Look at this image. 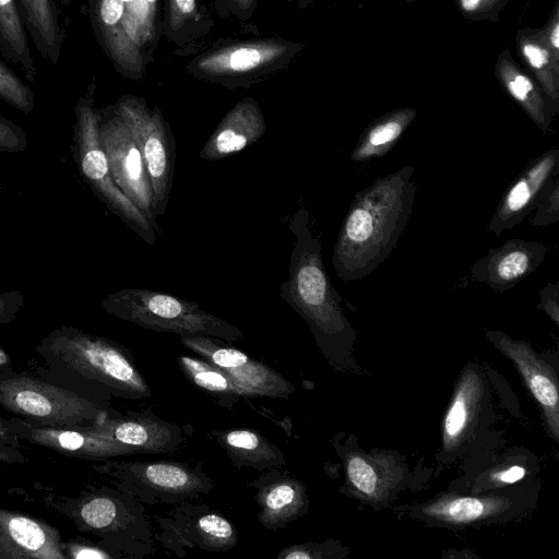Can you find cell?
Returning <instances> with one entry per match:
<instances>
[{
    "label": "cell",
    "instance_id": "6da1fadb",
    "mask_svg": "<svg viewBox=\"0 0 559 559\" xmlns=\"http://www.w3.org/2000/svg\"><path fill=\"white\" fill-rule=\"evenodd\" d=\"M414 170L413 166H403L355 194L332 253L337 277L361 280L395 249L413 210Z\"/></svg>",
    "mask_w": 559,
    "mask_h": 559
},
{
    "label": "cell",
    "instance_id": "7a4b0ae2",
    "mask_svg": "<svg viewBox=\"0 0 559 559\" xmlns=\"http://www.w3.org/2000/svg\"><path fill=\"white\" fill-rule=\"evenodd\" d=\"M36 374L96 404L102 395L150 396L151 389L130 352L107 337L71 325L50 331L35 346Z\"/></svg>",
    "mask_w": 559,
    "mask_h": 559
},
{
    "label": "cell",
    "instance_id": "3957f363",
    "mask_svg": "<svg viewBox=\"0 0 559 559\" xmlns=\"http://www.w3.org/2000/svg\"><path fill=\"white\" fill-rule=\"evenodd\" d=\"M294 245L288 278L280 295L309 325L324 356L338 361L355 340V331L343 312L342 297L333 287L322 259L321 238L314 233L308 210L300 207L289 222Z\"/></svg>",
    "mask_w": 559,
    "mask_h": 559
},
{
    "label": "cell",
    "instance_id": "277c9868",
    "mask_svg": "<svg viewBox=\"0 0 559 559\" xmlns=\"http://www.w3.org/2000/svg\"><path fill=\"white\" fill-rule=\"evenodd\" d=\"M305 47L277 35L218 38L193 53L186 70L200 81L228 90L250 88L287 69Z\"/></svg>",
    "mask_w": 559,
    "mask_h": 559
},
{
    "label": "cell",
    "instance_id": "5b68a950",
    "mask_svg": "<svg viewBox=\"0 0 559 559\" xmlns=\"http://www.w3.org/2000/svg\"><path fill=\"white\" fill-rule=\"evenodd\" d=\"M103 309L123 321L156 332L179 336L203 335L227 343L243 337V332L206 312L197 301L146 288H124L102 300Z\"/></svg>",
    "mask_w": 559,
    "mask_h": 559
},
{
    "label": "cell",
    "instance_id": "8992f818",
    "mask_svg": "<svg viewBox=\"0 0 559 559\" xmlns=\"http://www.w3.org/2000/svg\"><path fill=\"white\" fill-rule=\"evenodd\" d=\"M0 407L33 425L56 428L92 426L110 411L37 374L0 366Z\"/></svg>",
    "mask_w": 559,
    "mask_h": 559
},
{
    "label": "cell",
    "instance_id": "52a82bcc",
    "mask_svg": "<svg viewBox=\"0 0 559 559\" xmlns=\"http://www.w3.org/2000/svg\"><path fill=\"white\" fill-rule=\"evenodd\" d=\"M96 81L93 78L74 109L73 154L80 175L94 194L135 235L151 246L156 231L142 212L115 183L106 153L99 140L100 109L95 106Z\"/></svg>",
    "mask_w": 559,
    "mask_h": 559
},
{
    "label": "cell",
    "instance_id": "ba28073f",
    "mask_svg": "<svg viewBox=\"0 0 559 559\" xmlns=\"http://www.w3.org/2000/svg\"><path fill=\"white\" fill-rule=\"evenodd\" d=\"M112 105L143 155L153 188L154 215L162 216L174 183L176 143L170 124L144 97L123 95Z\"/></svg>",
    "mask_w": 559,
    "mask_h": 559
},
{
    "label": "cell",
    "instance_id": "9c48e42d",
    "mask_svg": "<svg viewBox=\"0 0 559 559\" xmlns=\"http://www.w3.org/2000/svg\"><path fill=\"white\" fill-rule=\"evenodd\" d=\"M99 140L108 159L111 177L127 198L160 233L154 215L153 188L143 155L123 119L110 104L100 109Z\"/></svg>",
    "mask_w": 559,
    "mask_h": 559
},
{
    "label": "cell",
    "instance_id": "30bf717a",
    "mask_svg": "<svg viewBox=\"0 0 559 559\" xmlns=\"http://www.w3.org/2000/svg\"><path fill=\"white\" fill-rule=\"evenodd\" d=\"M95 469L118 478L131 491L166 502L197 498L213 488L203 472L180 462H107Z\"/></svg>",
    "mask_w": 559,
    "mask_h": 559
},
{
    "label": "cell",
    "instance_id": "8fae6325",
    "mask_svg": "<svg viewBox=\"0 0 559 559\" xmlns=\"http://www.w3.org/2000/svg\"><path fill=\"white\" fill-rule=\"evenodd\" d=\"M180 343L224 370L242 390L245 396L287 399L293 384L276 370L243 352L211 336H180Z\"/></svg>",
    "mask_w": 559,
    "mask_h": 559
},
{
    "label": "cell",
    "instance_id": "7c38bea8",
    "mask_svg": "<svg viewBox=\"0 0 559 559\" xmlns=\"http://www.w3.org/2000/svg\"><path fill=\"white\" fill-rule=\"evenodd\" d=\"M559 150L550 148L531 159L504 190L488 229L496 237L519 225L533 212L551 179L558 176Z\"/></svg>",
    "mask_w": 559,
    "mask_h": 559
},
{
    "label": "cell",
    "instance_id": "4fadbf2b",
    "mask_svg": "<svg viewBox=\"0 0 559 559\" xmlns=\"http://www.w3.org/2000/svg\"><path fill=\"white\" fill-rule=\"evenodd\" d=\"M486 336L503 355L512 360L530 393L539 404L546 427L554 440L559 441L558 378L532 346L513 340L500 331L486 330Z\"/></svg>",
    "mask_w": 559,
    "mask_h": 559
},
{
    "label": "cell",
    "instance_id": "5bb4252c",
    "mask_svg": "<svg viewBox=\"0 0 559 559\" xmlns=\"http://www.w3.org/2000/svg\"><path fill=\"white\" fill-rule=\"evenodd\" d=\"M88 16L95 37L116 71L140 81L147 63L123 22L121 0H87Z\"/></svg>",
    "mask_w": 559,
    "mask_h": 559
},
{
    "label": "cell",
    "instance_id": "9a60e30c",
    "mask_svg": "<svg viewBox=\"0 0 559 559\" xmlns=\"http://www.w3.org/2000/svg\"><path fill=\"white\" fill-rule=\"evenodd\" d=\"M8 429L17 438L53 450L62 455L104 460L134 454L132 450L99 435L80 428H56L33 425L19 417L3 418Z\"/></svg>",
    "mask_w": 559,
    "mask_h": 559
},
{
    "label": "cell",
    "instance_id": "2e32d148",
    "mask_svg": "<svg viewBox=\"0 0 559 559\" xmlns=\"http://www.w3.org/2000/svg\"><path fill=\"white\" fill-rule=\"evenodd\" d=\"M547 252L548 248L538 241L509 239L477 260L471 275L475 281L503 293L535 272Z\"/></svg>",
    "mask_w": 559,
    "mask_h": 559
},
{
    "label": "cell",
    "instance_id": "e0dca14e",
    "mask_svg": "<svg viewBox=\"0 0 559 559\" xmlns=\"http://www.w3.org/2000/svg\"><path fill=\"white\" fill-rule=\"evenodd\" d=\"M0 559H67L60 533L48 523L0 509Z\"/></svg>",
    "mask_w": 559,
    "mask_h": 559
},
{
    "label": "cell",
    "instance_id": "ac0fdd59",
    "mask_svg": "<svg viewBox=\"0 0 559 559\" xmlns=\"http://www.w3.org/2000/svg\"><path fill=\"white\" fill-rule=\"evenodd\" d=\"M82 428L111 439L134 453H167L177 449L181 442L179 427L153 415L107 416L97 424Z\"/></svg>",
    "mask_w": 559,
    "mask_h": 559
},
{
    "label": "cell",
    "instance_id": "d6986e66",
    "mask_svg": "<svg viewBox=\"0 0 559 559\" xmlns=\"http://www.w3.org/2000/svg\"><path fill=\"white\" fill-rule=\"evenodd\" d=\"M486 384L480 371L466 367L455 384L442 423V448L456 453L471 439L486 402Z\"/></svg>",
    "mask_w": 559,
    "mask_h": 559
},
{
    "label": "cell",
    "instance_id": "ffe728a7",
    "mask_svg": "<svg viewBox=\"0 0 559 559\" xmlns=\"http://www.w3.org/2000/svg\"><path fill=\"white\" fill-rule=\"evenodd\" d=\"M265 132L266 121L258 102L243 97L219 121L199 157L209 162L225 159L260 140Z\"/></svg>",
    "mask_w": 559,
    "mask_h": 559
},
{
    "label": "cell",
    "instance_id": "44dd1931",
    "mask_svg": "<svg viewBox=\"0 0 559 559\" xmlns=\"http://www.w3.org/2000/svg\"><path fill=\"white\" fill-rule=\"evenodd\" d=\"M514 509L511 497L501 493L464 496L449 493L416 508L418 518L439 525L481 524L504 516Z\"/></svg>",
    "mask_w": 559,
    "mask_h": 559
},
{
    "label": "cell",
    "instance_id": "7402d4cb",
    "mask_svg": "<svg viewBox=\"0 0 559 559\" xmlns=\"http://www.w3.org/2000/svg\"><path fill=\"white\" fill-rule=\"evenodd\" d=\"M344 467L349 492L372 506L384 503L402 479L392 455L350 451L344 456Z\"/></svg>",
    "mask_w": 559,
    "mask_h": 559
},
{
    "label": "cell",
    "instance_id": "603a6c76",
    "mask_svg": "<svg viewBox=\"0 0 559 559\" xmlns=\"http://www.w3.org/2000/svg\"><path fill=\"white\" fill-rule=\"evenodd\" d=\"M495 75L506 93L524 110L544 133L551 131V123L559 114V103L554 102L537 82L514 61L510 50L503 49L495 64Z\"/></svg>",
    "mask_w": 559,
    "mask_h": 559
},
{
    "label": "cell",
    "instance_id": "cb8c5ba5",
    "mask_svg": "<svg viewBox=\"0 0 559 559\" xmlns=\"http://www.w3.org/2000/svg\"><path fill=\"white\" fill-rule=\"evenodd\" d=\"M213 27L204 0H163L162 34L177 55L192 56L202 49Z\"/></svg>",
    "mask_w": 559,
    "mask_h": 559
},
{
    "label": "cell",
    "instance_id": "d4e9b609",
    "mask_svg": "<svg viewBox=\"0 0 559 559\" xmlns=\"http://www.w3.org/2000/svg\"><path fill=\"white\" fill-rule=\"evenodd\" d=\"M255 501L260 507L258 520L270 530L283 528L302 516L309 506L304 484L286 476L262 485Z\"/></svg>",
    "mask_w": 559,
    "mask_h": 559
},
{
    "label": "cell",
    "instance_id": "484cf974",
    "mask_svg": "<svg viewBox=\"0 0 559 559\" xmlns=\"http://www.w3.org/2000/svg\"><path fill=\"white\" fill-rule=\"evenodd\" d=\"M27 34L43 59L57 66L66 31L55 0H17Z\"/></svg>",
    "mask_w": 559,
    "mask_h": 559
},
{
    "label": "cell",
    "instance_id": "4316f807",
    "mask_svg": "<svg viewBox=\"0 0 559 559\" xmlns=\"http://www.w3.org/2000/svg\"><path fill=\"white\" fill-rule=\"evenodd\" d=\"M61 506L60 510L74 521L80 531L92 534L120 533L131 520L116 498L103 493L67 499Z\"/></svg>",
    "mask_w": 559,
    "mask_h": 559
},
{
    "label": "cell",
    "instance_id": "83f0119b",
    "mask_svg": "<svg viewBox=\"0 0 559 559\" xmlns=\"http://www.w3.org/2000/svg\"><path fill=\"white\" fill-rule=\"evenodd\" d=\"M219 445L234 465L250 466L259 471L271 469L286 463L284 453L252 429H231L216 432Z\"/></svg>",
    "mask_w": 559,
    "mask_h": 559
},
{
    "label": "cell",
    "instance_id": "f1b7e54d",
    "mask_svg": "<svg viewBox=\"0 0 559 559\" xmlns=\"http://www.w3.org/2000/svg\"><path fill=\"white\" fill-rule=\"evenodd\" d=\"M416 115V109L404 107L374 119L361 132L352 151L350 159L359 163L388 154L414 121Z\"/></svg>",
    "mask_w": 559,
    "mask_h": 559
},
{
    "label": "cell",
    "instance_id": "f546056e",
    "mask_svg": "<svg viewBox=\"0 0 559 559\" xmlns=\"http://www.w3.org/2000/svg\"><path fill=\"white\" fill-rule=\"evenodd\" d=\"M518 55L528 74L559 103V59L545 43L542 28H521L515 35Z\"/></svg>",
    "mask_w": 559,
    "mask_h": 559
},
{
    "label": "cell",
    "instance_id": "4dcf8cb0",
    "mask_svg": "<svg viewBox=\"0 0 559 559\" xmlns=\"http://www.w3.org/2000/svg\"><path fill=\"white\" fill-rule=\"evenodd\" d=\"M27 36L17 0H0V55L35 82L38 72Z\"/></svg>",
    "mask_w": 559,
    "mask_h": 559
},
{
    "label": "cell",
    "instance_id": "1f68e13d",
    "mask_svg": "<svg viewBox=\"0 0 559 559\" xmlns=\"http://www.w3.org/2000/svg\"><path fill=\"white\" fill-rule=\"evenodd\" d=\"M121 3L124 26L150 64L163 36V0H121Z\"/></svg>",
    "mask_w": 559,
    "mask_h": 559
},
{
    "label": "cell",
    "instance_id": "d6a6232c",
    "mask_svg": "<svg viewBox=\"0 0 559 559\" xmlns=\"http://www.w3.org/2000/svg\"><path fill=\"white\" fill-rule=\"evenodd\" d=\"M178 365L183 376L195 386L222 396H245L242 390L219 367L190 355H179Z\"/></svg>",
    "mask_w": 559,
    "mask_h": 559
},
{
    "label": "cell",
    "instance_id": "836d02e7",
    "mask_svg": "<svg viewBox=\"0 0 559 559\" xmlns=\"http://www.w3.org/2000/svg\"><path fill=\"white\" fill-rule=\"evenodd\" d=\"M197 543L211 551H225L237 544V532L231 522L216 512L201 515L193 525Z\"/></svg>",
    "mask_w": 559,
    "mask_h": 559
},
{
    "label": "cell",
    "instance_id": "e575fe53",
    "mask_svg": "<svg viewBox=\"0 0 559 559\" xmlns=\"http://www.w3.org/2000/svg\"><path fill=\"white\" fill-rule=\"evenodd\" d=\"M0 99L13 108L29 114L35 107V96L26 85L1 59H0Z\"/></svg>",
    "mask_w": 559,
    "mask_h": 559
},
{
    "label": "cell",
    "instance_id": "d590c367",
    "mask_svg": "<svg viewBox=\"0 0 559 559\" xmlns=\"http://www.w3.org/2000/svg\"><path fill=\"white\" fill-rule=\"evenodd\" d=\"M531 223L535 227H545L559 222V178L550 180L542 194Z\"/></svg>",
    "mask_w": 559,
    "mask_h": 559
},
{
    "label": "cell",
    "instance_id": "8d00e7d4",
    "mask_svg": "<svg viewBox=\"0 0 559 559\" xmlns=\"http://www.w3.org/2000/svg\"><path fill=\"white\" fill-rule=\"evenodd\" d=\"M461 14L471 21L498 22L509 0H455Z\"/></svg>",
    "mask_w": 559,
    "mask_h": 559
},
{
    "label": "cell",
    "instance_id": "74e56055",
    "mask_svg": "<svg viewBox=\"0 0 559 559\" xmlns=\"http://www.w3.org/2000/svg\"><path fill=\"white\" fill-rule=\"evenodd\" d=\"M340 550L334 543L325 542L322 544L307 542L289 545L283 548L276 556L277 559H329L338 557Z\"/></svg>",
    "mask_w": 559,
    "mask_h": 559
},
{
    "label": "cell",
    "instance_id": "f35d334b",
    "mask_svg": "<svg viewBox=\"0 0 559 559\" xmlns=\"http://www.w3.org/2000/svg\"><path fill=\"white\" fill-rule=\"evenodd\" d=\"M28 146L27 133L0 114V152L21 153Z\"/></svg>",
    "mask_w": 559,
    "mask_h": 559
},
{
    "label": "cell",
    "instance_id": "ab89813d",
    "mask_svg": "<svg viewBox=\"0 0 559 559\" xmlns=\"http://www.w3.org/2000/svg\"><path fill=\"white\" fill-rule=\"evenodd\" d=\"M259 0H214V10L221 19L250 20Z\"/></svg>",
    "mask_w": 559,
    "mask_h": 559
},
{
    "label": "cell",
    "instance_id": "60d3db41",
    "mask_svg": "<svg viewBox=\"0 0 559 559\" xmlns=\"http://www.w3.org/2000/svg\"><path fill=\"white\" fill-rule=\"evenodd\" d=\"M539 302L536 308L543 310L558 326L559 325V283H548L539 290Z\"/></svg>",
    "mask_w": 559,
    "mask_h": 559
},
{
    "label": "cell",
    "instance_id": "b9f144b4",
    "mask_svg": "<svg viewBox=\"0 0 559 559\" xmlns=\"http://www.w3.org/2000/svg\"><path fill=\"white\" fill-rule=\"evenodd\" d=\"M25 302L20 290L0 293V324L14 321Z\"/></svg>",
    "mask_w": 559,
    "mask_h": 559
},
{
    "label": "cell",
    "instance_id": "7bdbcfd3",
    "mask_svg": "<svg viewBox=\"0 0 559 559\" xmlns=\"http://www.w3.org/2000/svg\"><path fill=\"white\" fill-rule=\"evenodd\" d=\"M63 551L67 558L73 559H108L114 556L105 550L90 546L82 545L73 542H62Z\"/></svg>",
    "mask_w": 559,
    "mask_h": 559
},
{
    "label": "cell",
    "instance_id": "ee69618b",
    "mask_svg": "<svg viewBox=\"0 0 559 559\" xmlns=\"http://www.w3.org/2000/svg\"><path fill=\"white\" fill-rule=\"evenodd\" d=\"M546 45L554 56L559 59V4L555 3L551 14L540 27Z\"/></svg>",
    "mask_w": 559,
    "mask_h": 559
},
{
    "label": "cell",
    "instance_id": "f6af8a7d",
    "mask_svg": "<svg viewBox=\"0 0 559 559\" xmlns=\"http://www.w3.org/2000/svg\"><path fill=\"white\" fill-rule=\"evenodd\" d=\"M525 475V469L521 466H510L504 469L491 473L489 483L493 487L508 485L520 480Z\"/></svg>",
    "mask_w": 559,
    "mask_h": 559
},
{
    "label": "cell",
    "instance_id": "bcb514c9",
    "mask_svg": "<svg viewBox=\"0 0 559 559\" xmlns=\"http://www.w3.org/2000/svg\"><path fill=\"white\" fill-rule=\"evenodd\" d=\"M28 459L15 447L0 440V463H25Z\"/></svg>",
    "mask_w": 559,
    "mask_h": 559
},
{
    "label": "cell",
    "instance_id": "7dc6e473",
    "mask_svg": "<svg viewBox=\"0 0 559 559\" xmlns=\"http://www.w3.org/2000/svg\"><path fill=\"white\" fill-rule=\"evenodd\" d=\"M288 2L296 4V7L300 10H305L309 5H311L314 2V0H288Z\"/></svg>",
    "mask_w": 559,
    "mask_h": 559
},
{
    "label": "cell",
    "instance_id": "c3c4849f",
    "mask_svg": "<svg viewBox=\"0 0 559 559\" xmlns=\"http://www.w3.org/2000/svg\"><path fill=\"white\" fill-rule=\"evenodd\" d=\"M60 1H61L62 4H64L67 7L70 5L71 2H72V0H60Z\"/></svg>",
    "mask_w": 559,
    "mask_h": 559
},
{
    "label": "cell",
    "instance_id": "681fc988",
    "mask_svg": "<svg viewBox=\"0 0 559 559\" xmlns=\"http://www.w3.org/2000/svg\"><path fill=\"white\" fill-rule=\"evenodd\" d=\"M407 3H414V2H417V1H421V0H405Z\"/></svg>",
    "mask_w": 559,
    "mask_h": 559
}]
</instances>
